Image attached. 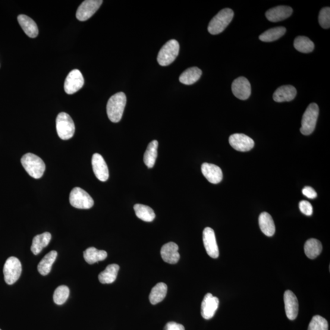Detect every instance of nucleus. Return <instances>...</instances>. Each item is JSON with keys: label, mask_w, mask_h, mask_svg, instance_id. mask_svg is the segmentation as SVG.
Listing matches in <instances>:
<instances>
[{"label": "nucleus", "mask_w": 330, "mask_h": 330, "mask_svg": "<svg viewBox=\"0 0 330 330\" xmlns=\"http://www.w3.org/2000/svg\"><path fill=\"white\" fill-rule=\"evenodd\" d=\"M126 102V96L124 93H116L110 97L106 105V112L110 121L116 123L121 120Z\"/></svg>", "instance_id": "f257e3e1"}, {"label": "nucleus", "mask_w": 330, "mask_h": 330, "mask_svg": "<svg viewBox=\"0 0 330 330\" xmlns=\"http://www.w3.org/2000/svg\"><path fill=\"white\" fill-rule=\"evenodd\" d=\"M22 166L31 177L38 179L42 177L46 170V165L43 160L35 154H25L21 159Z\"/></svg>", "instance_id": "f03ea898"}, {"label": "nucleus", "mask_w": 330, "mask_h": 330, "mask_svg": "<svg viewBox=\"0 0 330 330\" xmlns=\"http://www.w3.org/2000/svg\"><path fill=\"white\" fill-rule=\"evenodd\" d=\"M234 15V11L231 9H222L210 21L208 26L209 32L213 35L222 33L231 23Z\"/></svg>", "instance_id": "7ed1b4c3"}, {"label": "nucleus", "mask_w": 330, "mask_h": 330, "mask_svg": "<svg viewBox=\"0 0 330 330\" xmlns=\"http://www.w3.org/2000/svg\"><path fill=\"white\" fill-rule=\"evenodd\" d=\"M56 131L59 138L68 140L73 137L75 134V124L68 113H59L56 119Z\"/></svg>", "instance_id": "20e7f679"}, {"label": "nucleus", "mask_w": 330, "mask_h": 330, "mask_svg": "<svg viewBox=\"0 0 330 330\" xmlns=\"http://www.w3.org/2000/svg\"><path fill=\"white\" fill-rule=\"evenodd\" d=\"M319 113V106L315 103H311L304 113L301 121V133L310 135L315 130Z\"/></svg>", "instance_id": "39448f33"}, {"label": "nucleus", "mask_w": 330, "mask_h": 330, "mask_svg": "<svg viewBox=\"0 0 330 330\" xmlns=\"http://www.w3.org/2000/svg\"><path fill=\"white\" fill-rule=\"evenodd\" d=\"M179 44L177 40L172 39L166 42L160 49L157 61L162 66H167L175 60L179 55Z\"/></svg>", "instance_id": "423d86ee"}, {"label": "nucleus", "mask_w": 330, "mask_h": 330, "mask_svg": "<svg viewBox=\"0 0 330 330\" xmlns=\"http://www.w3.org/2000/svg\"><path fill=\"white\" fill-rule=\"evenodd\" d=\"M71 206L80 209H89L94 206V200L86 191L80 187L72 189L69 196Z\"/></svg>", "instance_id": "0eeeda50"}, {"label": "nucleus", "mask_w": 330, "mask_h": 330, "mask_svg": "<svg viewBox=\"0 0 330 330\" xmlns=\"http://www.w3.org/2000/svg\"><path fill=\"white\" fill-rule=\"evenodd\" d=\"M21 264L19 260L15 257H10L6 260L3 273L6 283L12 285L19 279L21 273Z\"/></svg>", "instance_id": "6e6552de"}, {"label": "nucleus", "mask_w": 330, "mask_h": 330, "mask_svg": "<svg viewBox=\"0 0 330 330\" xmlns=\"http://www.w3.org/2000/svg\"><path fill=\"white\" fill-rule=\"evenodd\" d=\"M102 0H86L78 8L76 17L78 20L86 21L96 13L102 5Z\"/></svg>", "instance_id": "1a4fd4ad"}, {"label": "nucleus", "mask_w": 330, "mask_h": 330, "mask_svg": "<svg viewBox=\"0 0 330 330\" xmlns=\"http://www.w3.org/2000/svg\"><path fill=\"white\" fill-rule=\"evenodd\" d=\"M84 80L82 74L77 69L72 71L66 77L64 91L68 94H73L79 91L84 85Z\"/></svg>", "instance_id": "9d476101"}, {"label": "nucleus", "mask_w": 330, "mask_h": 330, "mask_svg": "<svg viewBox=\"0 0 330 330\" xmlns=\"http://www.w3.org/2000/svg\"><path fill=\"white\" fill-rule=\"evenodd\" d=\"M229 142L235 150L240 152L250 151L254 146V141L252 138L242 134L231 135Z\"/></svg>", "instance_id": "9b49d317"}, {"label": "nucleus", "mask_w": 330, "mask_h": 330, "mask_svg": "<svg viewBox=\"0 0 330 330\" xmlns=\"http://www.w3.org/2000/svg\"><path fill=\"white\" fill-rule=\"evenodd\" d=\"M203 238L207 253L212 258H217L219 256V250L214 231L212 228H206L203 231Z\"/></svg>", "instance_id": "f8f14e48"}, {"label": "nucleus", "mask_w": 330, "mask_h": 330, "mask_svg": "<svg viewBox=\"0 0 330 330\" xmlns=\"http://www.w3.org/2000/svg\"><path fill=\"white\" fill-rule=\"evenodd\" d=\"M218 306V298L213 297L210 293L207 294L201 304V315L206 320L212 319L214 316Z\"/></svg>", "instance_id": "ddd939ff"}, {"label": "nucleus", "mask_w": 330, "mask_h": 330, "mask_svg": "<svg viewBox=\"0 0 330 330\" xmlns=\"http://www.w3.org/2000/svg\"><path fill=\"white\" fill-rule=\"evenodd\" d=\"M232 91L237 98L243 100L248 99L251 92L250 81L244 77L237 78L232 84Z\"/></svg>", "instance_id": "4468645a"}, {"label": "nucleus", "mask_w": 330, "mask_h": 330, "mask_svg": "<svg viewBox=\"0 0 330 330\" xmlns=\"http://www.w3.org/2000/svg\"><path fill=\"white\" fill-rule=\"evenodd\" d=\"M92 166L94 174L99 181L105 182L109 178V171L104 159L99 153H94L92 157Z\"/></svg>", "instance_id": "2eb2a0df"}, {"label": "nucleus", "mask_w": 330, "mask_h": 330, "mask_svg": "<svg viewBox=\"0 0 330 330\" xmlns=\"http://www.w3.org/2000/svg\"><path fill=\"white\" fill-rule=\"evenodd\" d=\"M284 301L286 316L289 320H295L299 310L297 297L291 291H286L284 294Z\"/></svg>", "instance_id": "dca6fc26"}, {"label": "nucleus", "mask_w": 330, "mask_h": 330, "mask_svg": "<svg viewBox=\"0 0 330 330\" xmlns=\"http://www.w3.org/2000/svg\"><path fill=\"white\" fill-rule=\"evenodd\" d=\"M201 171L210 183L217 184L222 181L223 172L219 166L211 163H204L201 166Z\"/></svg>", "instance_id": "f3484780"}, {"label": "nucleus", "mask_w": 330, "mask_h": 330, "mask_svg": "<svg viewBox=\"0 0 330 330\" xmlns=\"http://www.w3.org/2000/svg\"><path fill=\"white\" fill-rule=\"evenodd\" d=\"M292 9L287 6H279L267 11L266 16L270 21L278 22L284 20L290 17L292 14Z\"/></svg>", "instance_id": "a211bd4d"}, {"label": "nucleus", "mask_w": 330, "mask_h": 330, "mask_svg": "<svg viewBox=\"0 0 330 330\" xmlns=\"http://www.w3.org/2000/svg\"><path fill=\"white\" fill-rule=\"evenodd\" d=\"M178 245L174 242H169L162 248L160 254L163 260L168 263L174 264L180 259V254L179 253Z\"/></svg>", "instance_id": "6ab92c4d"}, {"label": "nucleus", "mask_w": 330, "mask_h": 330, "mask_svg": "<svg viewBox=\"0 0 330 330\" xmlns=\"http://www.w3.org/2000/svg\"><path fill=\"white\" fill-rule=\"evenodd\" d=\"M297 95V90L291 85H284L278 88L273 94V98L276 102H290Z\"/></svg>", "instance_id": "aec40b11"}, {"label": "nucleus", "mask_w": 330, "mask_h": 330, "mask_svg": "<svg viewBox=\"0 0 330 330\" xmlns=\"http://www.w3.org/2000/svg\"><path fill=\"white\" fill-rule=\"evenodd\" d=\"M18 23H19L22 30L25 34L31 38H35L39 34L38 28H37L36 22L32 18L24 14L18 15L17 17Z\"/></svg>", "instance_id": "412c9836"}, {"label": "nucleus", "mask_w": 330, "mask_h": 330, "mask_svg": "<svg viewBox=\"0 0 330 330\" xmlns=\"http://www.w3.org/2000/svg\"><path fill=\"white\" fill-rule=\"evenodd\" d=\"M259 224L260 230L268 237H272L275 233V225L272 216L267 212H262L259 215Z\"/></svg>", "instance_id": "4be33fe9"}, {"label": "nucleus", "mask_w": 330, "mask_h": 330, "mask_svg": "<svg viewBox=\"0 0 330 330\" xmlns=\"http://www.w3.org/2000/svg\"><path fill=\"white\" fill-rule=\"evenodd\" d=\"M51 238L52 235L47 232L34 237L31 247V250L34 255H37L41 252L43 248L49 245Z\"/></svg>", "instance_id": "5701e85b"}, {"label": "nucleus", "mask_w": 330, "mask_h": 330, "mask_svg": "<svg viewBox=\"0 0 330 330\" xmlns=\"http://www.w3.org/2000/svg\"><path fill=\"white\" fill-rule=\"evenodd\" d=\"M57 256L58 253L56 251H52L44 256L37 266V270L40 275L46 276L49 274Z\"/></svg>", "instance_id": "b1692460"}, {"label": "nucleus", "mask_w": 330, "mask_h": 330, "mask_svg": "<svg viewBox=\"0 0 330 330\" xmlns=\"http://www.w3.org/2000/svg\"><path fill=\"white\" fill-rule=\"evenodd\" d=\"M304 253L310 259H316L322 251L321 242L316 238H310L306 241L304 247Z\"/></svg>", "instance_id": "393cba45"}, {"label": "nucleus", "mask_w": 330, "mask_h": 330, "mask_svg": "<svg viewBox=\"0 0 330 330\" xmlns=\"http://www.w3.org/2000/svg\"><path fill=\"white\" fill-rule=\"evenodd\" d=\"M202 71L196 67L190 68L185 71L179 77V81L186 85H191L199 80Z\"/></svg>", "instance_id": "a878e982"}, {"label": "nucleus", "mask_w": 330, "mask_h": 330, "mask_svg": "<svg viewBox=\"0 0 330 330\" xmlns=\"http://www.w3.org/2000/svg\"><path fill=\"white\" fill-rule=\"evenodd\" d=\"M119 266L113 263L106 267L104 271L99 275V280L102 284H112L117 278Z\"/></svg>", "instance_id": "bb28decb"}, {"label": "nucleus", "mask_w": 330, "mask_h": 330, "mask_svg": "<svg viewBox=\"0 0 330 330\" xmlns=\"http://www.w3.org/2000/svg\"><path fill=\"white\" fill-rule=\"evenodd\" d=\"M85 261L89 264H93L105 260L107 257L105 251L98 250L94 247L88 248L83 253Z\"/></svg>", "instance_id": "cd10ccee"}, {"label": "nucleus", "mask_w": 330, "mask_h": 330, "mask_svg": "<svg viewBox=\"0 0 330 330\" xmlns=\"http://www.w3.org/2000/svg\"><path fill=\"white\" fill-rule=\"evenodd\" d=\"M167 285L163 282H159L152 288L149 295V300L152 304L161 302L165 299L167 294Z\"/></svg>", "instance_id": "c85d7f7f"}, {"label": "nucleus", "mask_w": 330, "mask_h": 330, "mask_svg": "<svg viewBox=\"0 0 330 330\" xmlns=\"http://www.w3.org/2000/svg\"><path fill=\"white\" fill-rule=\"evenodd\" d=\"M159 143L157 140H153L149 144L144 155V162L147 168H152L155 165L157 157V149Z\"/></svg>", "instance_id": "c756f323"}, {"label": "nucleus", "mask_w": 330, "mask_h": 330, "mask_svg": "<svg viewBox=\"0 0 330 330\" xmlns=\"http://www.w3.org/2000/svg\"><path fill=\"white\" fill-rule=\"evenodd\" d=\"M134 210L138 218L146 222H151L156 218L153 210L150 207L137 204L134 206Z\"/></svg>", "instance_id": "7c9ffc66"}, {"label": "nucleus", "mask_w": 330, "mask_h": 330, "mask_svg": "<svg viewBox=\"0 0 330 330\" xmlns=\"http://www.w3.org/2000/svg\"><path fill=\"white\" fill-rule=\"evenodd\" d=\"M286 32L284 27H279L271 28L265 31L259 36V39L263 42H270L275 41L280 38Z\"/></svg>", "instance_id": "2f4dec72"}, {"label": "nucleus", "mask_w": 330, "mask_h": 330, "mask_svg": "<svg viewBox=\"0 0 330 330\" xmlns=\"http://www.w3.org/2000/svg\"><path fill=\"white\" fill-rule=\"evenodd\" d=\"M294 45L295 49L303 53L312 52L314 49L313 42L306 36L297 37L294 40Z\"/></svg>", "instance_id": "473e14b6"}, {"label": "nucleus", "mask_w": 330, "mask_h": 330, "mask_svg": "<svg viewBox=\"0 0 330 330\" xmlns=\"http://www.w3.org/2000/svg\"><path fill=\"white\" fill-rule=\"evenodd\" d=\"M69 289L67 286L60 285L56 289L53 294V300L56 304L61 305L68 299L69 296Z\"/></svg>", "instance_id": "72a5a7b5"}, {"label": "nucleus", "mask_w": 330, "mask_h": 330, "mask_svg": "<svg viewBox=\"0 0 330 330\" xmlns=\"http://www.w3.org/2000/svg\"><path fill=\"white\" fill-rule=\"evenodd\" d=\"M307 330H328L327 320L320 316H314Z\"/></svg>", "instance_id": "f704fd0d"}, {"label": "nucleus", "mask_w": 330, "mask_h": 330, "mask_svg": "<svg viewBox=\"0 0 330 330\" xmlns=\"http://www.w3.org/2000/svg\"><path fill=\"white\" fill-rule=\"evenodd\" d=\"M319 22L320 26L324 29H328L330 27V8H323L320 11Z\"/></svg>", "instance_id": "c9c22d12"}, {"label": "nucleus", "mask_w": 330, "mask_h": 330, "mask_svg": "<svg viewBox=\"0 0 330 330\" xmlns=\"http://www.w3.org/2000/svg\"><path fill=\"white\" fill-rule=\"evenodd\" d=\"M299 208L301 213L307 216H311L313 213V208L310 203L307 201H301L299 203Z\"/></svg>", "instance_id": "e433bc0d"}, {"label": "nucleus", "mask_w": 330, "mask_h": 330, "mask_svg": "<svg viewBox=\"0 0 330 330\" xmlns=\"http://www.w3.org/2000/svg\"><path fill=\"white\" fill-rule=\"evenodd\" d=\"M303 195L306 196L310 199H314L317 196L316 191L314 190V188L311 187H305L302 190Z\"/></svg>", "instance_id": "4c0bfd02"}, {"label": "nucleus", "mask_w": 330, "mask_h": 330, "mask_svg": "<svg viewBox=\"0 0 330 330\" xmlns=\"http://www.w3.org/2000/svg\"><path fill=\"white\" fill-rule=\"evenodd\" d=\"M164 330H185L184 326L174 322L166 323Z\"/></svg>", "instance_id": "58836bf2"}, {"label": "nucleus", "mask_w": 330, "mask_h": 330, "mask_svg": "<svg viewBox=\"0 0 330 330\" xmlns=\"http://www.w3.org/2000/svg\"><path fill=\"white\" fill-rule=\"evenodd\" d=\"M0 330H2V329H0Z\"/></svg>", "instance_id": "ea45409f"}]
</instances>
